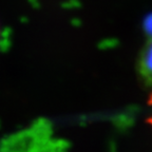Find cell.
<instances>
[{
    "instance_id": "cell-1",
    "label": "cell",
    "mask_w": 152,
    "mask_h": 152,
    "mask_svg": "<svg viewBox=\"0 0 152 152\" xmlns=\"http://www.w3.org/2000/svg\"><path fill=\"white\" fill-rule=\"evenodd\" d=\"M142 66L144 74L148 78L152 79V40L147 45L144 55H142Z\"/></svg>"
},
{
    "instance_id": "cell-2",
    "label": "cell",
    "mask_w": 152,
    "mask_h": 152,
    "mask_svg": "<svg viewBox=\"0 0 152 152\" xmlns=\"http://www.w3.org/2000/svg\"><path fill=\"white\" fill-rule=\"evenodd\" d=\"M148 104H149L150 106L152 107V93L150 94V97H149V99H148ZM148 123H149V124H150V126L152 127V115L149 117V118H148Z\"/></svg>"
}]
</instances>
